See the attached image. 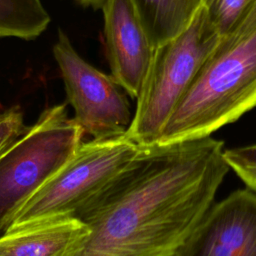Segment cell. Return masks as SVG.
Returning <instances> with one entry per match:
<instances>
[{
	"label": "cell",
	"mask_w": 256,
	"mask_h": 256,
	"mask_svg": "<svg viewBox=\"0 0 256 256\" xmlns=\"http://www.w3.org/2000/svg\"><path fill=\"white\" fill-rule=\"evenodd\" d=\"M211 136L143 147L114 189L80 220L74 256H182L230 170Z\"/></svg>",
	"instance_id": "6da1fadb"
},
{
	"label": "cell",
	"mask_w": 256,
	"mask_h": 256,
	"mask_svg": "<svg viewBox=\"0 0 256 256\" xmlns=\"http://www.w3.org/2000/svg\"><path fill=\"white\" fill-rule=\"evenodd\" d=\"M256 107V0L200 68L156 145L211 136Z\"/></svg>",
	"instance_id": "7a4b0ae2"
},
{
	"label": "cell",
	"mask_w": 256,
	"mask_h": 256,
	"mask_svg": "<svg viewBox=\"0 0 256 256\" xmlns=\"http://www.w3.org/2000/svg\"><path fill=\"white\" fill-rule=\"evenodd\" d=\"M143 150L125 134L82 142L72 158L16 214L7 231L81 219L111 192Z\"/></svg>",
	"instance_id": "3957f363"
},
{
	"label": "cell",
	"mask_w": 256,
	"mask_h": 256,
	"mask_svg": "<svg viewBox=\"0 0 256 256\" xmlns=\"http://www.w3.org/2000/svg\"><path fill=\"white\" fill-rule=\"evenodd\" d=\"M220 39L202 6L186 29L154 49L125 133L130 140L142 147L157 144L172 112Z\"/></svg>",
	"instance_id": "277c9868"
},
{
	"label": "cell",
	"mask_w": 256,
	"mask_h": 256,
	"mask_svg": "<svg viewBox=\"0 0 256 256\" xmlns=\"http://www.w3.org/2000/svg\"><path fill=\"white\" fill-rule=\"evenodd\" d=\"M84 132L67 105L46 109L0 156V237L25 203L75 154Z\"/></svg>",
	"instance_id": "5b68a950"
},
{
	"label": "cell",
	"mask_w": 256,
	"mask_h": 256,
	"mask_svg": "<svg viewBox=\"0 0 256 256\" xmlns=\"http://www.w3.org/2000/svg\"><path fill=\"white\" fill-rule=\"evenodd\" d=\"M53 53L75 111L73 119L84 134L92 139L124 135L133 116L122 88L111 76L87 63L61 30Z\"/></svg>",
	"instance_id": "8992f818"
},
{
	"label": "cell",
	"mask_w": 256,
	"mask_h": 256,
	"mask_svg": "<svg viewBox=\"0 0 256 256\" xmlns=\"http://www.w3.org/2000/svg\"><path fill=\"white\" fill-rule=\"evenodd\" d=\"M182 256H256V194L241 189L212 205Z\"/></svg>",
	"instance_id": "52a82bcc"
},
{
	"label": "cell",
	"mask_w": 256,
	"mask_h": 256,
	"mask_svg": "<svg viewBox=\"0 0 256 256\" xmlns=\"http://www.w3.org/2000/svg\"><path fill=\"white\" fill-rule=\"evenodd\" d=\"M101 9L111 77L128 95L137 98L155 48L132 0H106Z\"/></svg>",
	"instance_id": "ba28073f"
},
{
	"label": "cell",
	"mask_w": 256,
	"mask_h": 256,
	"mask_svg": "<svg viewBox=\"0 0 256 256\" xmlns=\"http://www.w3.org/2000/svg\"><path fill=\"white\" fill-rule=\"evenodd\" d=\"M89 233L88 225L77 218L7 231L0 237V256H74Z\"/></svg>",
	"instance_id": "9c48e42d"
},
{
	"label": "cell",
	"mask_w": 256,
	"mask_h": 256,
	"mask_svg": "<svg viewBox=\"0 0 256 256\" xmlns=\"http://www.w3.org/2000/svg\"><path fill=\"white\" fill-rule=\"evenodd\" d=\"M154 48L180 34L203 6V0H132Z\"/></svg>",
	"instance_id": "30bf717a"
},
{
	"label": "cell",
	"mask_w": 256,
	"mask_h": 256,
	"mask_svg": "<svg viewBox=\"0 0 256 256\" xmlns=\"http://www.w3.org/2000/svg\"><path fill=\"white\" fill-rule=\"evenodd\" d=\"M49 23L50 16L41 0H0V37L32 40Z\"/></svg>",
	"instance_id": "8fae6325"
},
{
	"label": "cell",
	"mask_w": 256,
	"mask_h": 256,
	"mask_svg": "<svg viewBox=\"0 0 256 256\" xmlns=\"http://www.w3.org/2000/svg\"><path fill=\"white\" fill-rule=\"evenodd\" d=\"M252 0H203L210 21L221 37L227 35L236 25Z\"/></svg>",
	"instance_id": "7c38bea8"
},
{
	"label": "cell",
	"mask_w": 256,
	"mask_h": 256,
	"mask_svg": "<svg viewBox=\"0 0 256 256\" xmlns=\"http://www.w3.org/2000/svg\"><path fill=\"white\" fill-rule=\"evenodd\" d=\"M26 128L20 110L12 108L0 113V156L12 146Z\"/></svg>",
	"instance_id": "4fadbf2b"
},
{
	"label": "cell",
	"mask_w": 256,
	"mask_h": 256,
	"mask_svg": "<svg viewBox=\"0 0 256 256\" xmlns=\"http://www.w3.org/2000/svg\"><path fill=\"white\" fill-rule=\"evenodd\" d=\"M238 177L246 184L247 188L256 194V165H248L235 161H226Z\"/></svg>",
	"instance_id": "5bb4252c"
},
{
	"label": "cell",
	"mask_w": 256,
	"mask_h": 256,
	"mask_svg": "<svg viewBox=\"0 0 256 256\" xmlns=\"http://www.w3.org/2000/svg\"><path fill=\"white\" fill-rule=\"evenodd\" d=\"M226 161H235L248 165H256V144L224 151Z\"/></svg>",
	"instance_id": "9a60e30c"
},
{
	"label": "cell",
	"mask_w": 256,
	"mask_h": 256,
	"mask_svg": "<svg viewBox=\"0 0 256 256\" xmlns=\"http://www.w3.org/2000/svg\"><path fill=\"white\" fill-rule=\"evenodd\" d=\"M106 0H78V2L86 7H92L94 9H101Z\"/></svg>",
	"instance_id": "2e32d148"
}]
</instances>
